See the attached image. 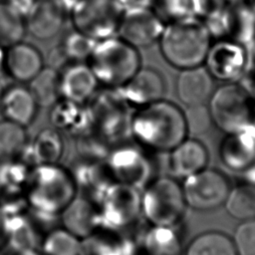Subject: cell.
I'll list each match as a JSON object with an SVG mask.
<instances>
[{"label": "cell", "instance_id": "7c38bea8", "mask_svg": "<svg viewBox=\"0 0 255 255\" xmlns=\"http://www.w3.org/2000/svg\"><path fill=\"white\" fill-rule=\"evenodd\" d=\"M118 90L128 104L143 107L161 99L164 83L156 71L144 68L139 69Z\"/></svg>", "mask_w": 255, "mask_h": 255}, {"label": "cell", "instance_id": "8992f818", "mask_svg": "<svg viewBox=\"0 0 255 255\" xmlns=\"http://www.w3.org/2000/svg\"><path fill=\"white\" fill-rule=\"evenodd\" d=\"M185 202L199 211H210L224 204L230 187L226 176L215 169H202L185 177Z\"/></svg>", "mask_w": 255, "mask_h": 255}, {"label": "cell", "instance_id": "8d00e7d4", "mask_svg": "<svg viewBox=\"0 0 255 255\" xmlns=\"http://www.w3.org/2000/svg\"><path fill=\"white\" fill-rule=\"evenodd\" d=\"M63 1L66 3V5L68 6V8H69V10H70L71 6L73 5V3H74L76 0H63Z\"/></svg>", "mask_w": 255, "mask_h": 255}, {"label": "cell", "instance_id": "d6986e66", "mask_svg": "<svg viewBox=\"0 0 255 255\" xmlns=\"http://www.w3.org/2000/svg\"><path fill=\"white\" fill-rule=\"evenodd\" d=\"M96 218L97 214L92 204L84 199L69 202L63 213L65 228L79 238L91 234L96 224Z\"/></svg>", "mask_w": 255, "mask_h": 255}, {"label": "cell", "instance_id": "d590c367", "mask_svg": "<svg viewBox=\"0 0 255 255\" xmlns=\"http://www.w3.org/2000/svg\"><path fill=\"white\" fill-rule=\"evenodd\" d=\"M4 91H5L4 81H3L2 78L0 77V99H1V97H2V95H3V93H4Z\"/></svg>", "mask_w": 255, "mask_h": 255}, {"label": "cell", "instance_id": "9c48e42d", "mask_svg": "<svg viewBox=\"0 0 255 255\" xmlns=\"http://www.w3.org/2000/svg\"><path fill=\"white\" fill-rule=\"evenodd\" d=\"M161 31V23L157 17L144 6H141L124 11L117 35L137 48L151 44Z\"/></svg>", "mask_w": 255, "mask_h": 255}, {"label": "cell", "instance_id": "603a6c76", "mask_svg": "<svg viewBox=\"0 0 255 255\" xmlns=\"http://www.w3.org/2000/svg\"><path fill=\"white\" fill-rule=\"evenodd\" d=\"M25 32V19L7 1H0V46L8 48L22 41Z\"/></svg>", "mask_w": 255, "mask_h": 255}, {"label": "cell", "instance_id": "44dd1931", "mask_svg": "<svg viewBox=\"0 0 255 255\" xmlns=\"http://www.w3.org/2000/svg\"><path fill=\"white\" fill-rule=\"evenodd\" d=\"M226 211L235 219L245 221L255 218V185L238 184L229 190L224 202Z\"/></svg>", "mask_w": 255, "mask_h": 255}, {"label": "cell", "instance_id": "ac0fdd59", "mask_svg": "<svg viewBox=\"0 0 255 255\" xmlns=\"http://www.w3.org/2000/svg\"><path fill=\"white\" fill-rule=\"evenodd\" d=\"M31 91L39 108H51L62 97L60 89V74L46 66L29 82Z\"/></svg>", "mask_w": 255, "mask_h": 255}, {"label": "cell", "instance_id": "ba28073f", "mask_svg": "<svg viewBox=\"0 0 255 255\" xmlns=\"http://www.w3.org/2000/svg\"><path fill=\"white\" fill-rule=\"evenodd\" d=\"M210 115L220 128L229 132L237 131L248 123L250 117L245 93L235 86L219 89L212 99Z\"/></svg>", "mask_w": 255, "mask_h": 255}, {"label": "cell", "instance_id": "74e56055", "mask_svg": "<svg viewBox=\"0 0 255 255\" xmlns=\"http://www.w3.org/2000/svg\"><path fill=\"white\" fill-rule=\"evenodd\" d=\"M228 1L233 2V3H237V2H241V1H243V0H228Z\"/></svg>", "mask_w": 255, "mask_h": 255}, {"label": "cell", "instance_id": "cb8c5ba5", "mask_svg": "<svg viewBox=\"0 0 255 255\" xmlns=\"http://www.w3.org/2000/svg\"><path fill=\"white\" fill-rule=\"evenodd\" d=\"M27 144L24 127L13 122L0 121V162L8 161L21 153Z\"/></svg>", "mask_w": 255, "mask_h": 255}, {"label": "cell", "instance_id": "f1b7e54d", "mask_svg": "<svg viewBox=\"0 0 255 255\" xmlns=\"http://www.w3.org/2000/svg\"><path fill=\"white\" fill-rule=\"evenodd\" d=\"M184 120L186 130L193 135H197L208 130L212 118L210 112L203 105H197L189 107L185 113Z\"/></svg>", "mask_w": 255, "mask_h": 255}, {"label": "cell", "instance_id": "5b68a950", "mask_svg": "<svg viewBox=\"0 0 255 255\" xmlns=\"http://www.w3.org/2000/svg\"><path fill=\"white\" fill-rule=\"evenodd\" d=\"M141 207L154 226L171 227L184 213L185 198L182 186L170 177L152 181L143 193Z\"/></svg>", "mask_w": 255, "mask_h": 255}, {"label": "cell", "instance_id": "30bf717a", "mask_svg": "<svg viewBox=\"0 0 255 255\" xmlns=\"http://www.w3.org/2000/svg\"><path fill=\"white\" fill-rule=\"evenodd\" d=\"M69 8L63 0H36L25 18L26 30L36 39L49 40L63 28Z\"/></svg>", "mask_w": 255, "mask_h": 255}, {"label": "cell", "instance_id": "5bb4252c", "mask_svg": "<svg viewBox=\"0 0 255 255\" xmlns=\"http://www.w3.org/2000/svg\"><path fill=\"white\" fill-rule=\"evenodd\" d=\"M38 109L39 106L29 88L21 85L5 89L0 99V110L4 120L24 128L34 122Z\"/></svg>", "mask_w": 255, "mask_h": 255}, {"label": "cell", "instance_id": "e0dca14e", "mask_svg": "<svg viewBox=\"0 0 255 255\" xmlns=\"http://www.w3.org/2000/svg\"><path fill=\"white\" fill-rule=\"evenodd\" d=\"M208 160L206 148L195 139L182 140L173 148L170 168L178 176L187 177L205 168Z\"/></svg>", "mask_w": 255, "mask_h": 255}, {"label": "cell", "instance_id": "d6a6232c", "mask_svg": "<svg viewBox=\"0 0 255 255\" xmlns=\"http://www.w3.org/2000/svg\"><path fill=\"white\" fill-rule=\"evenodd\" d=\"M6 223H5V219L3 218L1 212H0V246L2 245L4 239L6 238Z\"/></svg>", "mask_w": 255, "mask_h": 255}, {"label": "cell", "instance_id": "7402d4cb", "mask_svg": "<svg viewBox=\"0 0 255 255\" xmlns=\"http://www.w3.org/2000/svg\"><path fill=\"white\" fill-rule=\"evenodd\" d=\"M29 147L35 159L44 164H53L62 155L63 141L57 129L44 128L38 132Z\"/></svg>", "mask_w": 255, "mask_h": 255}, {"label": "cell", "instance_id": "f546056e", "mask_svg": "<svg viewBox=\"0 0 255 255\" xmlns=\"http://www.w3.org/2000/svg\"><path fill=\"white\" fill-rule=\"evenodd\" d=\"M72 62L69 61L63 50L61 49L60 45L53 50L48 55V67L60 72L62 69H64L68 64Z\"/></svg>", "mask_w": 255, "mask_h": 255}, {"label": "cell", "instance_id": "ffe728a7", "mask_svg": "<svg viewBox=\"0 0 255 255\" xmlns=\"http://www.w3.org/2000/svg\"><path fill=\"white\" fill-rule=\"evenodd\" d=\"M186 255H237L233 240L219 231H207L188 245Z\"/></svg>", "mask_w": 255, "mask_h": 255}, {"label": "cell", "instance_id": "83f0119b", "mask_svg": "<svg viewBox=\"0 0 255 255\" xmlns=\"http://www.w3.org/2000/svg\"><path fill=\"white\" fill-rule=\"evenodd\" d=\"M232 240L237 255H255V218L240 223Z\"/></svg>", "mask_w": 255, "mask_h": 255}, {"label": "cell", "instance_id": "6da1fadb", "mask_svg": "<svg viewBox=\"0 0 255 255\" xmlns=\"http://www.w3.org/2000/svg\"><path fill=\"white\" fill-rule=\"evenodd\" d=\"M129 128L141 143L157 150L173 149L187 131L180 111L160 100L141 107L131 117Z\"/></svg>", "mask_w": 255, "mask_h": 255}, {"label": "cell", "instance_id": "f35d334b", "mask_svg": "<svg viewBox=\"0 0 255 255\" xmlns=\"http://www.w3.org/2000/svg\"><path fill=\"white\" fill-rule=\"evenodd\" d=\"M0 1H7V0H0Z\"/></svg>", "mask_w": 255, "mask_h": 255}, {"label": "cell", "instance_id": "4dcf8cb0", "mask_svg": "<svg viewBox=\"0 0 255 255\" xmlns=\"http://www.w3.org/2000/svg\"><path fill=\"white\" fill-rule=\"evenodd\" d=\"M36 0H7V2L12 6V8L19 13L24 19L28 16L32 10Z\"/></svg>", "mask_w": 255, "mask_h": 255}, {"label": "cell", "instance_id": "1f68e13d", "mask_svg": "<svg viewBox=\"0 0 255 255\" xmlns=\"http://www.w3.org/2000/svg\"><path fill=\"white\" fill-rule=\"evenodd\" d=\"M121 6L123 7L124 11L127 9H131L135 7H141L143 0H117Z\"/></svg>", "mask_w": 255, "mask_h": 255}, {"label": "cell", "instance_id": "52a82bcc", "mask_svg": "<svg viewBox=\"0 0 255 255\" xmlns=\"http://www.w3.org/2000/svg\"><path fill=\"white\" fill-rule=\"evenodd\" d=\"M89 114L92 121V127H95L101 136H115L119 134L126 125L127 121L126 104H128L118 89L108 88L103 94H96L89 101Z\"/></svg>", "mask_w": 255, "mask_h": 255}, {"label": "cell", "instance_id": "8fae6325", "mask_svg": "<svg viewBox=\"0 0 255 255\" xmlns=\"http://www.w3.org/2000/svg\"><path fill=\"white\" fill-rule=\"evenodd\" d=\"M61 97L78 104H86L95 95L98 80L85 62L68 64L60 72Z\"/></svg>", "mask_w": 255, "mask_h": 255}, {"label": "cell", "instance_id": "9a60e30c", "mask_svg": "<svg viewBox=\"0 0 255 255\" xmlns=\"http://www.w3.org/2000/svg\"><path fill=\"white\" fill-rule=\"evenodd\" d=\"M50 120L56 128L76 134L86 132L92 127L86 104H78L63 98L51 107Z\"/></svg>", "mask_w": 255, "mask_h": 255}, {"label": "cell", "instance_id": "277c9868", "mask_svg": "<svg viewBox=\"0 0 255 255\" xmlns=\"http://www.w3.org/2000/svg\"><path fill=\"white\" fill-rule=\"evenodd\" d=\"M123 13L117 0H76L69 10L75 30L96 41L117 35Z\"/></svg>", "mask_w": 255, "mask_h": 255}, {"label": "cell", "instance_id": "d4e9b609", "mask_svg": "<svg viewBox=\"0 0 255 255\" xmlns=\"http://www.w3.org/2000/svg\"><path fill=\"white\" fill-rule=\"evenodd\" d=\"M80 238L66 228L50 231L43 241V255H81Z\"/></svg>", "mask_w": 255, "mask_h": 255}, {"label": "cell", "instance_id": "e575fe53", "mask_svg": "<svg viewBox=\"0 0 255 255\" xmlns=\"http://www.w3.org/2000/svg\"><path fill=\"white\" fill-rule=\"evenodd\" d=\"M4 61H5V48L0 46V73L2 69H4Z\"/></svg>", "mask_w": 255, "mask_h": 255}, {"label": "cell", "instance_id": "836d02e7", "mask_svg": "<svg viewBox=\"0 0 255 255\" xmlns=\"http://www.w3.org/2000/svg\"><path fill=\"white\" fill-rule=\"evenodd\" d=\"M14 255H40V254H38V252H36L34 249L28 248V249H18V251L15 252Z\"/></svg>", "mask_w": 255, "mask_h": 255}, {"label": "cell", "instance_id": "3957f363", "mask_svg": "<svg viewBox=\"0 0 255 255\" xmlns=\"http://www.w3.org/2000/svg\"><path fill=\"white\" fill-rule=\"evenodd\" d=\"M160 49L171 65L189 69L197 67L205 59L209 37L206 30L196 23H175L163 31Z\"/></svg>", "mask_w": 255, "mask_h": 255}, {"label": "cell", "instance_id": "4fadbf2b", "mask_svg": "<svg viewBox=\"0 0 255 255\" xmlns=\"http://www.w3.org/2000/svg\"><path fill=\"white\" fill-rule=\"evenodd\" d=\"M44 67L40 51L33 45L18 42L5 51L4 69L19 83H29Z\"/></svg>", "mask_w": 255, "mask_h": 255}, {"label": "cell", "instance_id": "2e32d148", "mask_svg": "<svg viewBox=\"0 0 255 255\" xmlns=\"http://www.w3.org/2000/svg\"><path fill=\"white\" fill-rule=\"evenodd\" d=\"M212 91V79L203 68L185 69L177 80V95L182 103L191 107L203 105Z\"/></svg>", "mask_w": 255, "mask_h": 255}, {"label": "cell", "instance_id": "7a4b0ae2", "mask_svg": "<svg viewBox=\"0 0 255 255\" xmlns=\"http://www.w3.org/2000/svg\"><path fill=\"white\" fill-rule=\"evenodd\" d=\"M88 61L98 82L112 89L123 87L140 69L136 48L119 36L97 41Z\"/></svg>", "mask_w": 255, "mask_h": 255}, {"label": "cell", "instance_id": "484cf974", "mask_svg": "<svg viewBox=\"0 0 255 255\" xmlns=\"http://www.w3.org/2000/svg\"><path fill=\"white\" fill-rule=\"evenodd\" d=\"M112 164L117 172H122L120 175L125 178V181L133 184L139 179L137 175L141 177L137 172H142L144 159L134 148L123 147L112 154Z\"/></svg>", "mask_w": 255, "mask_h": 255}, {"label": "cell", "instance_id": "4316f807", "mask_svg": "<svg viewBox=\"0 0 255 255\" xmlns=\"http://www.w3.org/2000/svg\"><path fill=\"white\" fill-rule=\"evenodd\" d=\"M96 43V40L74 30L64 37L60 47L70 62H85L89 60Z\"/></svg>", "mask_w": 255, "mask_h": 255}]
</instances>
